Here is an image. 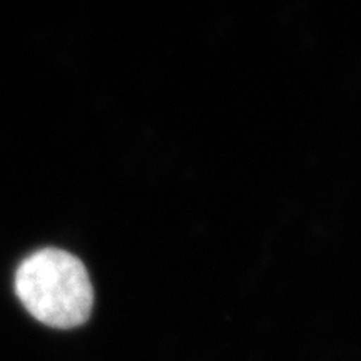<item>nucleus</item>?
Listing matches in <instances>:
<instances>
[{
	"label": "nucleus",
	"instance_id": "1",
	"mask_svg": "<svg viewBox=\"0 0 361 361\" xmlns=\"http://www.w3.org/2000/svg\"><path fill=\"white\" fill-rule=\"evenodd\" d=\"M16 293L37 322L57 329L80 326L92 311L87 269L74 255L56 247H45L22 261Z\"/></svg>",
	"mask_w": 361,
	"mask_h": 361
}]
</instances>
